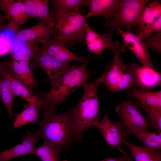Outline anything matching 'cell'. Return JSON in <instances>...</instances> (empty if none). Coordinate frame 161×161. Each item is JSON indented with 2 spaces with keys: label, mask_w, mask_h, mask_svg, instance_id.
I'll return each instance as SVG.
<instances>
[{
  "label": "cell",
  "mask_w": 161,
  "mask_h": 161,
  "mask_svg": "<svg viewBox=\"0 0 161 161\" xmlns=\"http://www.w3.org/2000/svg\"><path fill=\"white\" fill-rule=\"evenodd\" d=\"M72 110L73 108H70L61 114L52 110L43 111V117L40 121L39 128L35 133L41 138L44 142L52 144L61 151L74 140H80L76 132Z\"/></svg>",
  "instance_id": "6da1fadb"
},
{
  "label": "cell",
  "mask_w": 161,
  "mask_h": 161,
  "mask_svg": "<svg viewBox=\"0 0 161 161\" xmlns=\"http://www.w3.org/2000/svg\"><path fill=\"white\" fill-rule=\"evenodd\" d=\"M86 61L80 65H74L73 67L60 77L52 86L48 92L39 91L38 97L42 102L40 109L55 111L56 106L64 103L72 92L83 86L94 72H88L86 67L90 61Z\"/></svg>",
  "instance_id": "7a4b0ae2"
},
{
  "label": "cell",
  "mask_w": 161,
  "mask_h": 161,
  "mask_svg": "<svg viewBox=\"0 0 161 161\" xmlns=\"http://www.w3.org/2000/svg\"><path fill=\"white\" fill-rule=\"evenodd\" d=\"M126 48L125 44H121L118 41L114 42L112 49L113 58L102 75L91 82L103 84L110 92L116 93L125 89H134L130 68L124 64L121 57V54L126 52Z\"/></svg>",
  "instance_id": "3957f363"
},
{
  "label": "cell",
  "mask_w": 161,
  "mask_h": 161,
  "mask_svg": "<svg viewBox=\"0 0 161 161\" xmlns=\"http://www.w3.org/2000/svg\"><path fill=\"white\" fill-rule=\"evenodd\" d=\"M98 84L86 82L83 85L84 92L80 100L73 108L75 129L80 140L84 131L95 126L102 117L99 113L97 95Z\"/></svg>",
  "instance_id": "277c9868"
},
{
  "label": "cell",
  "mask_w": 161,
  "mask_h": 161,
  "mask_svg": "<svg viewBox=\"0 0 161 161\" xmlns=\"http://www.w3.org/2000/svg\"><path fill=\"white\" fill-rule=\"evenodd\" d=\"M84 10L82 9L73 10L56 20L54 37L68 48L78 43L85 44L84 25L86 21Z\"/></svg>",
  "instance_id": "5b68a950"
},
{
  "label": "cell",
  "mask_w": 161,
  "mask_h": 161,
  "mask_svg": "<svg viewBox=\"0 0 161 161\" xmlns=\"http://www.w3.org/2000/svg\"><path fill=\"white\" fill-rule=\"evenodd\" d=\"M150 0H122L117 9L103 25L108 30L105 33L111 34L114 31L123 27L132 32L136 27L144 7Z\"/></svg>",
  "instance_id": "8992f818"
},
{
  "label": "cell",
  "mask_w": 161,
  "mask_h": 161,
  "mask_svg": "<svg viewBox=\"0 0 161 161\" xmlns=\"http://www.w3.org/2000/svg\"><path fill=\"white\" fill-rule=\"evenodd\" d=\"M115 110L124 126V137H128L136 131L148 130L150 121L131 100L123 101L117 106Z\"/></svg>",
  "instance_id": "52a82bcc"
},
{
  "label": "cell",
  "mask_w": 161,
  "mask_h": 161,
  "mask_svg": "<svg viewBox=\"0 0 161 161\" xmlns=\"http://www.w3.org/2000/svg\"><path fill=\"white\" fill-rule=\"evenodd\" d=\"M41 52L31 58L29 61L31 69L40 68L48 77L52 86L60 77L72 68L74 65L61 62L49 55L44 46Z\"/></svg>",
  "instance_id": "ba28073f"
},
{
  "label": "cell",
  "mask_w": 161,
  "mask_h": 161,
  "mask_svg": "<svg viewBox=\"0 0 161 161\" xmlns=\"http://www.w3.org/2000/svg\"><path fill=\"white\" fill-rule=\"evenodd\" d=\"M132 75L134 89L151 91L161 86V74L153 68L133 63L129 67Z\"/></svg>",
  "instance_id": "9c48e42d"
},
{
  "label": "cell",
  "mask_w": 161,
  "mask_h": 161,
  "mask_svg": "<svg viewBox=\"0 0 161 161\" xmlns=\"http://www.w3.org/2000/svg\"><path fill=\"white\" fill-rule=\"evenodd\" d=\"M0 9L4 12V16L8 21V30L15 34L29 18L23 0H0Z\"/></svg>",
  "instance_id": "30bf717a"
},
{
  "label": "cell",
  "mask_w": 161,
  "mask_h": 161,
  "mask_svg": "<svg viewBox=\"0 0 161 161\" xmlns=\"http://www.w3.org/2000/svg\"><path fill=\"white\" fill-rule=\"evenodd\" d=\"M95 126L100 131L110 147L118 148L123 145L124 128L121 121L113 122L106 114L101 117Z\"/></svg>",
  "instance_id": "8fae6325"
},
{
  "label": "cell",
  "mask_w": 161,
  "mask_h": 161,
  "mask_svg": "<svg viewBox=\"0 0 161 161\" xmlns=\"http://www.w3.org/2000/svg\"><path fill=\"white\" fill-rule=\"evenodd\" d=\"M117 31L122 36L127 47L132 51L142 65L153 68V64L143 41L132 32L123 31L121 28Z\"/></svg>",
  "instance_id": "7c38bea8"
},
{
  "label": "cell",
  "mask_w": 161,
  "mask_h": 161,
  "mask_svg": "<svg viewBox=\"0 0 161 161\" xmlns=\"http://www.w3.org/2000/svg\"><path fill=\"white\" fill-rule=\"evenodd\" d=\"M84 40L89 54L94 53L100 57L105 49H112L113 42L111 35H101L94 30L86 21L84 25Z\"/></svg>",
  "instance_id": "4fadbf2b"
},
{
  "label": "cell",
  "mask_w": 161,
  "mask_h": 161,
  "mask_svg": "<svg viewBox=\"0 0 161 161\" xmlns=\"http://www.w3.org/2000/svg\"><path fill=\"white\" fill-rule=\"evenodd\" d=\"M43 44L48 54L61 62L69 64L76 61L83 63L87 59L83 56L77 55L72 52L64 43L54 37L48 38Z\"/></svg>",
  "instance_id": "5bb4252c"
},
{
  "label": "cell",
  "mask_w": 161,
  "mask_h": 161,
  "mask_svg": "<svg viewBox=\"0 0 161 161\" xmlns=\"http://www.w3.org/2000/svg\"><path fill=\"white\" fill-rule=\"evenodd\" d=\"M38 137L29 131L20 143L8 149L0 152V161H8L13 159L28 154H33L35 144Z\"/></svg>",
  "instance_id": "9a60e30c"
},
{
  "label": "cell",
  "mask_w": 161,
  "mask_h": 161,
  "mask_svg": "<svg viewBox=\"0 0 161 161\" xmlns=\"http://www.w3.org/2000/svg\"><path fill=\"white\" fill-rule=\"evenodd\" d=\"M53 28L41 21L32 27L18 31L16 34V37L17 39L26 42L35 41L43 44L47 39L54 35Z\"/></svg>",
  "instance_id": "2e32d148"
},
{
  "label": "cell",
  "mask_w": 161,
  "mask_h": 161,
  "mask_svg": "<svg viewBox=\"0 0 161 161\" xmlns=\"http://www.w3.org/2000/svg\"><path fill=\"white\" fill-rule=\"evenodd\" d=\"M9 71L10 76L25 85L32 92L38 85L30 66L29 61L10 60Z\"/></svg>",
  "instance_id": "e0dca14e"
},
{
  "label": "cell",
  "mask_w": 161,
  "mask_h": 161,
  "mask_svg": "<svg viewBox=\"0 0 161 161\" xmlns=\"http://www.w3.org/2000/svg\"><path fill=\"white\" fill-rule=\"evenodd\" d=\"M121 1L122 0H88L90 10L84 15L85 18L101 16L106 22L116 11Z\"/></svg>",
  "instance_id": "ac0fdd59"
},
{
  "label": "cell",
  "mask_w": 161,
  "mask_h": 161,
  "mask_svg": "<svg viewBox=\"0 0 161 161\" xmlns=\"http://www.w3.org/2000/svg\"><path fill=\"white\" fill-rule=\"evenodd\" d=\"M161 16V4L154 0L143 8L134 33L137 35L152 25Z\"/></svg>",
  "instance_id": "d6986e66"
},
{
  "label": "cell",
  "mask_w": 161,
  "mask_h": 161,
  "mask_svg": "<svg viewBox=\"0 0 161 161\" xmlns=\"http://www.w3.org/2000/svg\"><path fill=\"white\" fill-rule=\"evenodd\" d=\"M52 9L50 13L56 20L70 12L80 10L83 7H89L88 0H49Z\"/></svg>",
  "instance_id": "ffe728a7"
},
{
  "label": "cell",
  "mask_w": 161,
  "mask_h": 161,
  "mask_svg": "<svg viewBox=\"0 0 161 161\" xmlns=\"http://www.w3.org/2000/svg\"><path fill=\"white\" fill-rule=\"evenodd\" d=\"M123 145L129 150L135 161H161L160 150L132 144L124 138Z\"/></svg>",
  "instance_id": "44dd1931"
},
{
  "label": "cell",
  "mask_w": 161,
  "mask_h": 161,
  "mask_svg": "<svg viewBox=\"0 0 161 161\" xmlns=\"http://www.w3.org/2000/svg\"><path fill=\"white\" fill-rule=\"evenodd\" d=\"M6 75L9 79L11 89L15 97H19L28 102L35 105L40 109L42 104V101L30 91L25 85L10 76L6 71Z\"/></svg>",
  "instance_id": "7402d4cb"
},
{
  "label": "cell",
  "mask_w": 161,
  "mask_h": 161,
  "mask_svg": "<svg viewBox=\"0 0 161 161\" xmlns=\"http://www.w3.org/2000/svg\"><path fill=\"white\" fill-rule=\"evenodd\" d=\"M39 109L37 106L27 103L20 113L14 114L15 117L12 127L10 130L25 125L34 123H39Z\"/></svg>",
  "instance_id": "603a6c76"
},
{
  "label": "cell",
  "mask_w": 161,
  "mask_h": 161,
  "mask_svg": "<svg viewBox=\"0 0 161 161\" xmlns=\"http://www.w3.org/2000/svg\"><path fill=\"white\" fill-rule=\"evenodd\" d=\"M126 95L139 100L146 105L161 108V90L144 91L137 89L130 90Z\"/></svg>",
  "instance_id": "cb8c5ba5"
},
{
  "label": "cell",
  "mask_w": 161,
  "mask_h": 161,
  "mask_svg": "<svg viewBox=\"0 0 161 161\" xmlns=\"http://www.w3.org/2000/svg\"><path fill=\"white\" fill-rule=\"evenodd\" d=\"M6 70L0 71V73L3 77L1 83L0 99L6 108L9 117L11 118L14 115L12 107L15 97L11 89L9 80L6 75Z\"/></svg>",
  "instance_id": "d4e9b609"
},
{
  "label": "cell",
  "mask_w": 161,
  "mask_h": 161,
  "mask_svg": "<svg viewBox=\"0 0 161 161\" xmlns=\"http://www.w3.org/2000/svg\"><path fill=\"white\" fill-rule=\"evenodd\" d=\"M156 131H151L148 130H142L133 132L137 140L143 143L145 146L157 150L161 149V133L157 134Z\"/></svg>",
  "instance_id": "484cf974"
},
{
  "label": "cell",
  "mask_w": 161,
  "mask_h": 161,
  "mask_svg": "<svg viewBox=\"0 0 161 161\" xmlns=\"http://www.w3.org/2000/svg\"><path fill=\"white\" fill-rule=\"evenodd\" d=\"M61 150L49 143L44 142L43 145L35 149L33 154L36 156L42 161H68L59 159Z\"/></svg>",
  "instance_id": "4316f807"
},
{
  "label": "cell",
  "mask_w": 161,
  "mask_h": 161,
  "mask_svg": "<svg viewBox=\"0 0 161 161\" xmlns=\"http://www.w3.org/2000/svg\"><path fill=\"white\" fill-rule=\"evenodd\" d=\"M26 42L24 47L11 53V59L16 61H29L31 58L39 52L38 42L35 41Z\"/></svg>",
  "instance_id": "83f0119b"
},
{
  "label": "cell",
  "mask_w": 161,
  "mask_h": 161,
  "mask_svg": "<svg viewBox=\"0 0 161 161\" xmlns=\"http://www.w3.org/2000/svg\"><path fill=\"white\" fill-rule=\"evenodd\" d=\"M134 103L148 115L150 120V126L156 130L158 133H161V108L149 106L139 101Z\"/></svg>",
  "instance_id": "f1b7e54d"
},
{
  "label": "cell",
  "mask_w": 161,
  "mask_h": 161,
  "mask_svg": "<svg viewBox=\"0 0 161 161\" xmlns=\"http://www.w3.org/2000/svg\"><path fill=\"white\" fill-rule=\"evenodd\" d=\"M38 19L46 23L51 27L55 25V19L49 13L48 0H35Z\"/></svg>",
  "instance_id": "f546056e"
},
{
  "label": "cell",
  "mask_w": 161,
  "mask_h": 161,
  "mask_svg": "<svg viewBox=\"0 0 161 161\" xmlns=\"http://www.w3.org/2000/svg\"><path fill=\"white\" fill-rule=\"evenodd\" d=\"M147 48H150L159 53L161 52V30L154 33L143 41Z\"/></svg>",
  "instance_id": "4dcf8cb0"
},
{
  "label": "cell",
  "mask_w": 161,
  "mask_h": 161,
  "mask_svg": "<svg viewBox=\"0 0 161 161\" xmlns=\"http://www.w3.org/2000/svg\"><path fill=\"white\" fill-rule=\"evenodd\" d=\"M161 30V16L151 26L137 35L138 38L143 41L150 36L152 33Z\"/></svg>",
  "instance_id": "1f68e13d"
},
{
  "label": "cell",
  "mask_w": 161,
  "mask_h": 161,
  "mask_svg": "<svg viewBox=\"0 0 161 161\" xmlns=\"http://www.w3.org/2000/svg\"><path fill=\"white\" fill-rule=\"evenodd\" d=\"M23 1L25 5L26 13L29 18L38 19L35 0Z\"/></svg>",
  "instance_id": "d6a6232c"
},
{
  "label": "cell",
  "mask_w": 161,
  "mask_h": 161,
  "mask_svg": "<svg viewBox=\"0 0 161 161\" xmlns=\"http://www.w3.org/2000/svg\"><path fill=\"white\" fill-rule=\"evenodd\" d=\"M117 148L123 157V161H134L131 158L130 153L128 151L121 146Z\"/></svg>",
  "instance_id": "836d02e7"
},
{
  "label": "cell",
  "mask_w": 161,
  "mask_h": 161,
  "mask_svg": "<svg viewBox=\"0 0 161 161\" xmlns=\"http://www.w3.org/2000/svg\"><path fill=\"white\" fill-rule=\"evenodd\" d=\"M10 63V60H8L4 62L0 61V71L6 70L9 67Z\"/></svg>",
  "instance_id": "e575fe53"
},
{
  "label": "cell",
  "mask_w": 161,
  "mask_h": 161,
  "mask_svg": "<svg viewBox=\"0 0 161 161\" xmlns=\"http://www.w3.org/2000/svg\"><path fill=\"white\" fill-rule=\"evenodd\" d=\"M123 157L122 156L121 157L116 158H111L107 157L106 158L100 161H123Z\"/></svg>",
  "instance_id": "d590c367"
},
{
  "label": "cell",
  "mask_w": 161,
  "mask_h": 161,
  "mask_svg": "<svg viewBox=\"0 0 161 161\" xmlns=\"http://www.w3.org/2000/svg\"><path fill=\"white\" fill-rule=\"evenodd\" d=\"M6 20H7L5 16L1 15L0 13V23H4Z\"/></svg>",
  "instance_id": "8d00e7d4"
},
{
  "label": "cell",
  "mask_w": 161,
  "mask_h": 161,
  "mask_svg": "<svg viewBox=\"0 0 161 161\" xmlns=\"http://www.w3.org/2000/svg\"><path fill=\"white\" fill-rule=\"evenodd\" d=\"M5 27L4 23H0V34Z\"/></svg>",
  "instance_id": "74e56055"
},
{
  "label": "cell",
  "mask_w": 161,
  "mask_h": 161,
  "mask_svg": "<svg viewBox=\"0 0 161 161\" xmlns=\"http://www.w3.org/2000/svg\"><path fill=\"white\" fill-rule=\"evenodd\" d=\"M3 77L1 74L0 73V91L1 89V85L2 80L3 78Z\"/></svg>",
  "instance_id": "f35d334b"
}]
</instances>
